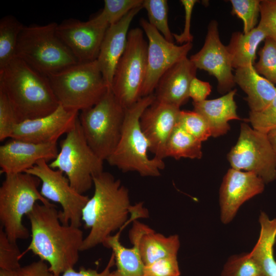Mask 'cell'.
I'll list each match as a JSON object with an SVG mask.
<instances>
[{"label":"cell","instance_id":"43","mask_svg":"<svg viewBox=\"0 0 276 276\" xmlns=\"http://www.w3.org/2000/svg\"><path fill=\"white\" fill-rule=\"evenodd\" d=\"M115 265L114 256L112 252L110 258L105 268L100 272L91 268L81 267L79 271H76L74 268H71L65 271L60 276H111V268Z\"/></svg>","mask_w":276,"mask_h":276},{"label":"cell","instance_id":"6","mask_svg":"<svg viewBox=\"0 0 276 276\" xmlns=\"http://www.w3.org/2000/svg\"><path fill=\"white\" fill-rule=\"evenodd\" d=\"M57 24L24 26L19 35L15 57L46 76L78 63L57 36Z\"/></svg>","mask_w":276,"mask_h":276},{"label":"cell","instance_id":"32","mask_svg":"<svg viewBox=\"0 0 276 276\" xmlns=\"http://www.w3.org/2000/svg\"><path fill=\"white\" fill-rule=\"evenodd\" d=\"M221 276H263L257 262L249 253L230 257L224 264Z\"/></svg>","mask_w":276,"mask_h":276},{"label":"cell","instance_id":"24","mask_svg":"<svg viewBox=\"0 0 276 276\" xmlns=\"http://www.w3.org/2000/svg\"><path fill=\"white\" fill-rule=\"evenodd\" d=\"M234 80L247 95L250 111L263 110L276 96L274 84L259 74L252 65L236 69Z\"/></svg>","mask_w":276,"mask_h":276},{"label":"cell","instance_id":"27","mask_svg":"<svg viewBox=\"0 0 276 276\" xmlns=\"http://www.w3.org/2000/svg\"><path fill=\"white\" fill-rule=\"evenodd\" d=\"M267 37L265 33L258 26L247 33L234 32L226 46L233 68L254 65L258 47Z\"/></svg>","mask_w":276,"mask_h":276},{"label":"cell","instance_id":"30","mask_svg":"<svg viewBox=\"0 0 276 276\" xmlns=\"http://www.w3.org/2000/svg\"><path fill=\"white\" fill-rule=\"evenodd\" d=\"M143 0H105L102 11L93 18L100 25L108 28L132 9L142 6Z\"/></svg>","mask_w":276,"mask_h":276},{"label":"cell","instance_id":"12","mask_svg":"<svg viewBox=\"0 0 276 276\" xmlns=\"http://www.w3.org/2000/svg\"><path fill=\"white\" fill-rule=\"evenodd\" d=\"M41 180L40 193L45 199L60 204V220L64 225L80 227L82 210L89 197L77 192L64 173L51 168L45 160H41L26 171Z\"/></svg>","mask_w":276,"mask_h":276},{"label":"cell","instance_id":"2","mask_svg":"<svg viewBox=\"0 0 276 276\" xmlns=\"http://www.w3.org/2000/svg\"><path fill=\"white\" fill-rule=\"evenodd\" d=\"M27 216L31 231L27 250L48 262L54 276H60L67 269L74 268L79 260L85 238L80 228L63 224L60 211L52 203L37 202Z\"/></svg>","mask_w":276,"mask_h":276},{"label":"cell","instance_id":"35","mask_svg":"<svg viewBox=\"0 0 276 276\" xmlns=\"http://www.w3.org/2000/svg\"><path fill=\"white\" fill-rule=\"evenodd\" d=\"M178 124L201 142L212 136L210 127L205 120L194 111L180 110Z\"/></svg>","mask_w":276,"mask_h":276},{"label":"cell","instance_id":"38","mask_svg":"<svg viewBox=\"0 0 276 276\" xmlns=\"http://www.w3.org/2000/svg\"><path fill=\"white\" fill-rule=\"evenodd\" d=\"M18 123L14 111L3 90L0 89V141L10 138Z\"/></svg>","mask_w":276,"mask_h":276},{"label":"cell","instance_id":"46","mask_svg":"<svg viewBox=\"0 0 276 276\" xmlns=\"http://www.w3.org/2000/svg\"><path fill=\"white\" fill-rule=\"evenodd\" d=\"M0 276H18V270H8L0 268Z\"/></svg>","mask_w":276,"mask_h":276},{"label":"cell","instance_id":"26","mask_svg":"<svg viewBox=\"0 0 276 276\" xmlns=\"http://www.w3.org/2000/svg\"><path fill=\"white\" fill-rule=\"evenodd\" d=\"M114 235L107 238L102 245L111 249L114 256L116 269L111 276H144L145 264L140 254L137 243L131 241L133 246L127 248L120 241L123 228Z\"/></svg>","mask_w":276,"mask_h":276},{"label":"cell","instance_id":"9","mask_svg":"<svg viewBox=\"0 0 276 276\" xmlns=\"http://www.w3.org/2000/svg\"><path fill=\"white\" fill-rule=\"evenodd\" d=\"M60 151L49 166L62 171L71 186L83 194L93 185V177L103 171V160L89 146L79 118L73 127L60 141Z\"/></svg>","mask_w":276,"mask_h":276},{"label":"cell","instance_id":"18","mask_svg":"<svg viewBox=\"0 0 276 276\" xmlns=\"http://www.w3.org/2000/svg\"><path fill=\"white\" fill-rule=\"evenodd\" d=\"M180 107L156 100L149 106L140 118L142 130L148 139L149 150L154 157L163 160L171 134L178 124Z\"/></svg>","mask_w":276,"mask_h":276},{"label":"cell","instance_id":"14","mask_svg":"<svg viewBox=\"0 0 276 276\" xmlns=\"http://www.w3.org/2000/svg\"><path fill=\"white\" fill-rule=\"evenodd\" d=\"M190 59L197 69L205 71L216 78L219 93L226 94L232 90L236 83L231 58L226 46L220 40L216 20L209 23L203 47Z\"/></svg>","mask_w":276,"mask_h":276},{"label":"cell","instance_id":"45","mask_svg":"<svg viewBox=\"0 0 276 276\" xmlns=\"http://www.w3.org/2000/svg\"><path fill=\"white\" fill-rule=\"evenodd\" d=\"M267 137L276 157V128L267 133Z\"/></svg>","mask_w":276,"mask_h":276},{"label":"cell","instance_id":"33","mask_svg":"<svg viewBox=\"0 0 276 276\" xmlns=\"http://www.w3.org/2000/svg\"><path fill=\"white\" fill-rule=\"evenodd\" d=\"M258 54L259 60L254 65L256 71L271 83L276 84V41L267 37Z\"/></svg>","mask_w":276,"mask_h":276},{"label":"cell","instance_id":"36","mask_svg":"<svg viewBox=\"0 0 276 276\" xmlns=\"http://www.w3.org/2000/svg\"><path fill=\"white\" fill-rule=\"evenodd\" d=\"M22 256L16 242L11 241L2 227H0V268L17 270L21 268Z\"/></svg>","mask_w":276,"mask_h":276},{"label":"cell","instance_id":"19","mask_svg":"<svg viewBox=\"0 0 276 276\" xmlns=\"http://www.w3.org/2000/svg\"><path fill=\"white\" fill-rule=\"evenodd\" d=\"M58 153L57 143L37 144L11 139L0 146V172L25 173L41 160H53Z\"/></svg>","mask_w":276,"mask_h":276},{"label":"cell","instance_id":"37","mask_svg":"<svg viewBox=\"0 0 276 276\" xmlns=\"http://www.w3.org/2000/svg\"><path fill=\"white\" fill-rule=\"evenodd\" d=\"M248 121L254 129L266 134L276 128V96L263 110L250 111Z\"/></svg>","mask_w":276,"mask_h":276},{"label":"cell","instance_id":"29","mask_svg":"<svg viewBox=\"0 0 276 276\" xmlns=\"http://www.w3.org/2000/svg\"><path fill=\"white\" fill-rule=\"evenodd\" d=\"M24 26L14 16L0 20V70L16 57L19 35Z\"/></svg>","mask_w":276,"mask_h":276},{"label":"cell","instance_id":"10","mask_svg":"<svg viewBox=\"0 0 276 276\" xmlns=\"http://www.w3.org/2000/svg\"><path fill=\"white\" fill-rule=\"evenodd\" d=\"M148 43L143 30L135 28L129 31L125 51L116 68L111 90L125 109L141 97L147 63Z\"/></svg>","mask_w":276,"mask_h":276},{"label":"cell","instance_id":"34","mask_svg":"<svg viewBox=\"0 0 276 276\" xmlns=\"http://www.w3.org/2000/svg\"><path fill=\"white\" fill-rule=\"evenodd\" d=\"M232 14L241 19L243 23V32L247 33L256 27L260 14L259 0H231Z\"/></svg>","mask_w":276,"mask_h":276},{"label":"cell","instance_id":"31","mask_svg":"<svg viewBox=\"0 0 276 276\" xmlns=\"http://www.w3.org/2000/svg\"><path fill=\"white\" fill-rule=\"evenodd\" d=\"M143 8L147 11L149 22L170 42H174L173 33L168 25L167 0H143Z\"/></svg>","mask_w":276,"mask_h":276},{"label":"cell","instance_id":"13","mask_svg":"<svg viewBox=\"0 0 276 276\" xmlns=\"http://www.w3.org/2000/svg\"><path fill=\"white\" fill-rule=\"evenodd\" d=\"M140 25L148 40L147 70L141 93L142 98L154 93L161 77L175 64L187 57L193 44L189 42L177 45L167 41L143 18L141 19Z\"/></svg>","mask_w":276,"mask_h":276},{"label":"cell","instance_id":"44","mask_svg":"<svg viewBox=\"0 0 276 276\" xmlns=\"http://www.w3.org/2000/svg\"><path fill=\"white\" fill-rule=\"evenodd\" d=\"M18 276H54L45 262L39 260L21 266L18 270Z\"/></svg>","mask_w":276,"mask_h":276},{"label":"cell","instance_id":"5","mask_svg":"<svg viewBox=\"0 0 276 276\" xmlns=\"http://www.w3.org/2000/svg\"><path fill=\"white\" fill-rule=\"evenodd\" d=\"M40 183L39 178L27 173L5 175L0 187V222L11 241L29 237L22 219L37 202L51 203L39 191Z\"/></svg>","mask_w":276,"mask_h":276},{"label":"cell","instance_id":"42","mask_svg":"<svg viewBox=\"0 0 276 276\" xmlns=\"http://www.w3.org/2000/svg\"><path fill=\"white\" fill-rule=\"evenodd\" d=\"M211 90L212 87L210 83L203 81L195 77L190 85L189 97L194 102H201L206 100Z\"/></svg>","mask_w":276,"mask_h":276},{"label":"cell","instance_id":"28","mask_svg":"<svg viewBox=\"0 0 276 276\" xmlns=\"http://www.w3.org/2000/svg\"><path fill=\"white\" fill-rule=\"evenodd\" d=\"M201 143L177 124L167 142L165 158L200 159L202 156Z\"/></svg>","mask_w":276,"mask_h":276},{"label":"cell","instance_id":"3","mask_svg":"<svg viewBox=\"0 0 276 276\" xmlns=\"http://www.w3.org/2000/svg\"><path fill=\"white\" fill-rule=\"evenodd\" d=\"M0 89L18 123L48 115L59 105L48 77L17 57L0 70Z\"/></svg>","mask_w":276,"mask_h":276},{"label":"cell","instance_id":"15","mask_svg":"<svg viewBox=\"0 0 276 276\" xmlns=\"http://www.w3.org/2000/svg\"><path fill=\"white\" fill-rule=\"evenodd\" d=\"M108 28L93 18L86 21L70 18L57 24L56 33L78 63L96 60Z\"/></svg>","mask_w":276,"mask_h":276},{"label":"cell","instance_id":"4","mask_svg":"<svg viewBox=\"0 0 276 276\" xmlns=\"http://www.w3.org/2000/svg\"><path fill=\"white\" fill-rule=\"evenodd\" d=\"M153 94L141 98L125 108V117L119 143L106 161L123 172L135 171L142 176L157 177L165 167L163 160L150 158L147 151L150 143L143 132L140 118L155 100Z\"/></svg>","mask_w":276,"mask_h":276},{"label":"cell","instance_id":"39","mask_svg":"<svg viewBox=\"0 0 276 276\" xmlns=\"http://www.w3.org/2000/svg\"><path fill=\"white\" fill-rule=\"evenodd\" d=\"M177 256L162 258L145 265L144 276H180Z\"/></svg>","mask_w":276,"mask_h":276},{"label":"cell","instance_id":"8","mask_svg":"<svg viewBox=\"0 0 276 276\" xmlns=\"http://www.w3.org/2000/svg\"><path fill=\"white\" fill-rule=\"evenodd\" d=\"M125 109L108 88L93 107L82 110L79 120L86 140L95 153L107 160L120 140Z\"/></svg>","mask_w":276,"mask_h":276},{"label":"cell","instance_id":"17","mask_svg":"<svg viewBox=\"0 0 276 276\" xmlns=\"http://www.w3.org/2000/svg\"><path fill=\"white\" fill-rule=\"evenodd\" d=\"M265 184L252 172L228 170L219 191L221 221L224 224L231 222L245 202L262 193Z\"/></svg>","mask_w":276,"mask_h":276},{"label":"cell","instance_id":"23","mask_svg":"<svg viewBox=\"0 0 276 276\" xmlns=\"http://www.w3.org/2000/svg\"><path fill=\"white\" fill-rule=\"evenodd\" d=\"M236 91L234 89L217 99L193 102V111L205 120L212 136L216 137L226 134L230 129L228 122L241 119L237 114L234 100Z\"/></svg>","mask_w":276,"mask_h":276},{"label":"cell","instance_id":"1","mask_svg":"<svg viewBox=\"0 0 276 276\" xmlns=\"http://www.w3.org/2000/svg\"><path fill=\"white\" fill-rule=\"evenodd\" d=\"M94 193L82 212V221L90 229L81 251L102 244L115 231L125 227L131 220L148 216L143 203L130 204L129 191L110 173L93 177Z\"/></svg>","mask_w":276,"mask_h":276},{"label":"cell","instance_id":"21","mask_svg":"<svg viewBox=\"0 0 276 276\" xmlns=\"http://www.w3.org/2000/svg\"><path fill=\"white\" fill-rule=\"evenodd\" d=\"M197 69L188 57L175 64L159 79L153 93L155 100L179 107L186 104Z\"/></svg>","mask_w":276,"mask_h":276},{"label":"cell","instance_id":"20","mask_svg":"<svg viewBox=\"0 0 276 276\" xmlns=\"http://www.w3.org/2000/svg\"><path fill=\"white\" fill-rule=\"evenodd\" d=\"M142 9V6L132 9L106 30L96 60L108 88L111 87L116 67L125 51L130 25Z\"/></svg>","mask_w":276,"mask_h":276},{"label":"cell","instance_id":"22","mask_svg":"<svg viewBox=\"0 0 276 276\" xmlns=\"http://www.w3.org/2000/svg\"><path fill=\"white\" fill-rule=\"evenodd\" d=\"M129 233L130 242L137 243L140 256L145 265L162 258L177 256L180 240L177 235L165 236L136 219L133 221Z\"/></svg>","mask_w":276,"mask_h":276},{"label":"cell","instance_id":"25","mask_svg":"<svg viewBox=\"0 0 276 276\" xmlns=\"http://www.w3.org/2000/svg\"><path fill=\"white\" fill-rule=\"evenodd\" d=\"M259 222V237L249 253L259 266L263 276H276V260L274 256L276 218L271 219L265 213L262 212Z\"/></svg>","mask_w":276,"mask_h":276},{"label":"cell","instance_id":"7","mask_svg":"<svg viewBox=\"0 0 276 276\" xmlns=\"http://www.w3.org/2000/svg\"><path fill=\"white\" fill-rule=\"evenodd\" d=\"M47 77L59 104L72 111L93 107L108 88L97 60L77 63Z\"/></svg>","mask_w":276,"mask_h":276},{"label":"cell","instance_id":"40","mask_svg":"<svg viewBox=\"0 0 276 276\" xmlns=\"http://www.w3.org/2000/svg\"><path fill=\"white\" fill-rule=\"evenodd\" d=\"M260 19L257 26L267 37L276 41V0H263L260 3Z\"/></svg>","mask_w":276,"mask_h":276},{"label":"cell","instance_id":"11","mask_svg":"<svg viewBox=\"0 0 276 276\" xmlns=\"http://www.w3.org/2000/svg\"><path fill=\"white\" fill-rule=\"evenodd\" d=\"M232 168L251 172L267 183L276 179V157L266 133L241 125L236 144L227 155Z\"/></svg>","mask_w":276,"mask_h":276},{"label":"cell","instance_id":"16","mask_svg":"<svg viewBox=\"0 0 276 276\" xmlns=\"http://www.w3.org/2000/svg\"><path fill=\"white\" fill-rule=\"evenodd\" d=\"M79 113L59 104L48 115L18 123L10 138L37 144L57 143L61 136L73 127Z\"/></svg>","mask_w":276,"mask_h":276},{"label":"cell","instance_id":"41","mask_svg":"<svg viewBox=\"0 0 276 276\" xmlns=\"http://www.w3.org/2000/svg\"><path fill=\"white\" fill-rule=\"evenodd\" d=\"M185 13V25L183 31L180 34H173L174 39L181 45L187 43H192L193 36L190 32L191 21L193 10L196 0H181Z\"/></svg>","mask_w":276,"mask_h":276}]
</instances>
